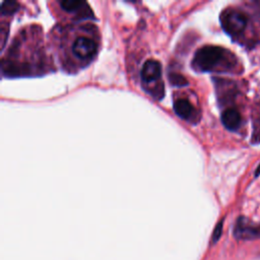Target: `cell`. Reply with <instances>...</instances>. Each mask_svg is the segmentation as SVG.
I'll use <instances>...</instances> for the list:
<instances>
[{"mask_svg":"<svg viewBox=\"0 0 260 260\" xmlns=\"http://www.w3.org/2000/svg\"><path fill=\"white\" fill-rule=\"evenodd\" d=\"M61 8L67 12H76L79 10L83 5H86L85 2L77 1V0H63L59 2Z\"/></svg>","mask_w":260,"mask_h":260,"instance_id":"cell-8","label":"cell"},{"mask_svg":"<svg viewBox=\"0 0 260 260\" xmlns=\"http://www.w3.org/2000/svg\"><path fill=\"white\" fill-rule=\"evenodd\" d=\"M17 7H18V4L16 2H3L2 3V14L12 13L17 9Z\"/></svg>","mask_w":260,"mask_h":260,"instance_id":"cell-9","label":"cell"},{"mask_svg":"<svg viewBox=\"0 0 260 260\" xmlns=\"http://www.w3.org/2000/svg\"><path fill=\"white\" fill-rule=\"evenodd\" d=\"M192 65L198 71H231L237 65V60L221 47L204 46L195 52Z\"/></svg>","mask_w":260,"mask_h":260,"instance_id":"cell-1","label":"cell"},{"mask_svg":"<svg viewBox=\"0 0 260 260\" xmlns=\"http://www.w3.org/2000/svg\"><path fill=\"white\" fill-rule=\"evenodd\" d=\"M241 115L236 109H226L221 114V122L229 130H237L241 125Z\"/></svg>","mask_w":260,"mask_h":260,"instance_id":"cell-7","label":"cell"},{"mask_svg":"<svg viewBox=\"0 0 260 260\" xmlns=\"http://www.w3.org/2000/svg\"><path fill=\"white\" fill-rule=\"evenodd\" d=\"M221 232H222V221H220V222H218L217 223V225H216V228L214 229V232H213V234H212V243H215V242H217L218 241V239L220 238V236H221Z\"/></svg>","mask_w":260,"mask_h":260,"instance_id":"cell-11","label":"cell"},{"mask_svg":"<svg viewBox=\"0 0 260 260\" xmlns=\"http://www.w3.org/2000/svg\"><path fill=\"white\" fill-rule=\"evenodd\" d=\"M174 111L181 119L190 121L195 120V116L197 115L195 108L187 99H177L174 103Z\"/></svg>","mask_w":260,"mask_h":260,"instance_id":"cell-6","label":"cell"},{"mask_svg":"<svg viewBox=\"0 0 260 260\" xmlns=\"http://www.w3.org/2000/svg\"><path fill=\"white\" fill-rule=\"evenodd\" d=\"M98 52L96 42L87 35H78L71 44L73 57L81 62L90 61Z\"/></svg>","mask_w":260,"mask_h":260,"instance_id":"cell-2","label":"cell"},{"mask_svg":"<svg viewBox=\"0 0 260 260\" xmlns=\"http://www.w3.org/2000/svg\"><path fill=\"white\" fill-rule=\"evenodd\" d=\"M223 29L230 35H238L244 30L247 25V16L239 9L229 8L220 16Z\"/></svg>","mask_w":260,"mask_h":260,"instance_id":"cell-3","label":"cell"},{"mask_svg":"<svg viewBox=\"0 0 260 260\" xmlns=\"http://www.w3.org/2000/svg\"><path fill=\"white\" fill-rule=\"evenodd\" d=\"M170 80L176 86H182V85H186L187 84V81H186V79L183 76H181L179 74H175V73L170 75Z\"/></svg>","mask_w":260,"mask_h":260,"instance_id":"cell-10","label":"cell"},{"mask_svg":"<svg viewBox=\"0 0 260 260\" xmlns=\"http://www.w3.org/2000/svg\"><path fill=\"white\" fill-rule=\"evenodd\" d=\"M161 74V66L157 60L148 59L144 62L140 70V78L144 83L156 81Z\"/></svg>","mask_w":260,"mask_h":260,"instance_id":"cell-5","label":"cell"},{"mask_svg":"<svg viewBox=\"0 0 260 260\" xmlns=\"http://www.w3.org/2000/svg\"><path fill=\"white\" fill-rule=\"evenodd\" d=\"M234 236L239 240H255L260 238V224L246 217H239L234 228Z\"/></svg>","mask_w":260,"mask_h":260,"instance_id":"cell-4","label":"cell"}]
</instances>
